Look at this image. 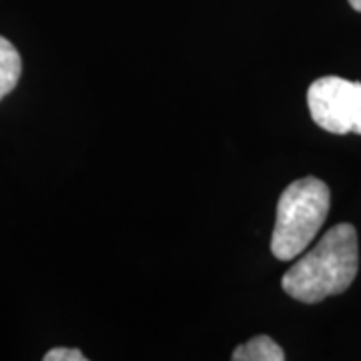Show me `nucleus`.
Returning a JSON list of instances; mask_svg holds the SVG:
<instances>
[{"mask_svg": "<svg viewBox=\"0 0 361 361\" xmlns=\"http://www.w3.org/2000/svg\"><path fill=\"white\" fill-rule=\"evenodd\" d=\"M331 203L329 187L317 177L293 180L277 203L271 253L279 261L299 257L317 237Z\"/></svg>", "mask_w": 361, "mask_h": 361, "instance_id": "obj_2", "label": "nucleus"}, {"mask_svg": "<svg viewBox=\"0 0 361 361\" xmlns=\"http://www.w3.org/2000/svg\"><path fill=\"white\" fill-rule=\"evenodd\" d=\"M357 231L349 223H339L323 235L307 255L293 263L283 275L281 287L295 301L319 303L349 289L357 275Z\"/></svg>", "mask_w": 361, "mask_h": 361, "instance_id": "obj_1", "label": "nucleus"}, {"mask_svg": "<svg viewBox=\"0 0 361 361\" xmlns=\"http://www.w3.org/2000/svg\"><path fill=\"white\" fill-rule=\"evenodd\" d=\"M233 361H283L285 353L271 337L255 336L247 343L235 348L231 355Z\"/></svg>", "mask_w": 361, "mask_h": 361, "instance_id": "obj_4", "label": "nucleus"}, {"mask_svg": "<svg viewBox=\"0 0 361 361\" xmlns=\"http://www.w3.org/2000/svg\"><path fill=\"white\" fill-rule=\"evenodd\" d=\"M348 2L351 4V8H353V11L361 13V0H348Z\"/></svg>", "mask_w": 361, "mask_h": 361, "instance_id": "obj_7", "label": "nucleus"}, {"mask_svg": "<svg viewBox=\"0 0 361 361\" xmlns=\"http://www.w3.org/2000/svg\"><path fill=\"white\" fill-rule=\"evenodd\" d=\"M23 73L20 54L11 40L0 37V101L16 87Z\"/></svg>", "mask_w": 361, "mask_h": 361, "instance_id": "obj_5", "label": "nucleus"}, {"mask_svg": "<svg viewBox=\"0 0 361 361\" xmlns=\"http://www.w3.org/2000/svg\"><path fill=\"white\" fill-rule=\"evenodd\" d=\"M311 118L319 129L336 135H361V82L322 77L307 90Z\"/></svg>", "mask_w": 361, "mask_h": 361, "instance_id": "obj_3", "label": "nucleus"}, {"mask_svg": "<svg viewBox=\"0 0 361 361\" xmlns=\"http://www.w3.org/2000/svg\"><path fill=\"white\" fill-rule=\"evenodd\" d=\"M87 357L78 349L54 348L44 353V361H85Z\"/></svg>", "mask_w": 361, "mask_h": 361, "instance_id": "obj_6", "label": "nucleus"}]
</instances>
